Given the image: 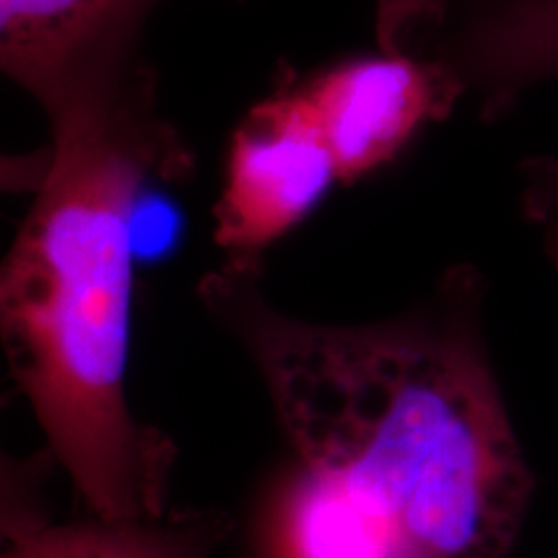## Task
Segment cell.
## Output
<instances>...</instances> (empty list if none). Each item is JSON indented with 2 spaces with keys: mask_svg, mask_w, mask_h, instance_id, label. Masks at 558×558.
I'll return each mask as SVG.
<instances>
[{
  "mask_svg": "<svg viewBox=\"0 0 558 558\" xmlns=\"http://www.w3.org/2000/svg\"><path fill=\"white\" fill-rule=\"evenodd\" d=\"M521 214L539 234L544 255L558 271V156L521 161Z\"/></svg>",
  "mask_w": 558,
  "mask_h": 558,
  "instance_id": "9c48e42d",
  "label": "cell"
},
{
  "mask_svg": "<svg viewBox=\"0 0 558 558\" xmlns=\"http://www.w3.org/2000/svg\"><path fill=\"white\" fill-rule=\"evenodd\" d=\"M480 281L373 325L286 317L236 274L207 300L259 364L302 465L350 484L408 558H507L536 480L480 327Z\"/></svg>",
  "mask_w": 558,
  "mask_h": 558,
  "instance_id": "6da1fadb",
  "label": "cell"
},
{
  "mask_svg": "<svg viewBox=\"0 0 558 558\" xmlns=\"http://www.w3.org/2000/svg\"><path fill=\"white\" fill-rule=\"evenodd\" d=\"M54 151L0 279L9 371L92 518L160 519L168 447L126 391L131 214L161 145L122 98L52 120Z\"/></svg>",
  "mask_w": 558,
  "mask_h": 558,
  "instance_id": "7a4b0ae2",
  "label": "cell"
},
{
  "mask_svg": "<svg viewBox=\"0 0 558 558\" xmlns=\"http://www.w3.org/2000/svg\"><path fill=\"white\" fill-rule=\"evenodd\" d=\"M180 214L174 203L145 189L131 214V242L135 259H158L179 240Z\"/></svg>",
  "mask_w": 558,
  "mask_h": 558,
  "instance_id": "30bf717a",
  "label": "cell"
},
{
  "mask_svg": "<svg viewBox=\"0 0 558 558\" xmlns=\"http://www.w3.org/2000/svg\"><path fill=\"white\" fill-rule=\"evenodd\" d=\"M221 534L207 518L50 523L15 497L4 499L0 558H205Z\"/></svg>",
  "mask_w": 558,
  "mask_h": 558,
  "instance_id": "ba28073f",
  "label": "cell"
},
{
  "mask_svg": "<svg viewBox=\"0 0 558 558\" xmlns=\"http://www.w3.org/2000/svg\"><path fill=\"white\" fill-rule=\"evenodd\" d=\"M336 180L338 168L306 92L263 101L232 141L216 239L239 260L255 255L306 218Z\"/></svg>",
  "mask_w": 558,
  "mask_h": 558,
  "instance_id": "277c9868",
  "label": "cell"
},
{
  "mask_svg": "<svg viewBox=\"0 0 558 558\" xmlns=\"http://www.w3.org/2000/svg\"><path fill=\"white\" fill-rule=\"evenodd\" d=\"M306 96L319 114L341 182L396 160L420 126L445 114L456 100L433 62L396 48L341 62Z\"/></svg>",
  "mask_w": 558,
  "mask_h": 558,
  "instance_id": "5b68a950",
  "label": "cell"
},
{
  "mask_svg": "<svg viewBox=\"0 0 558 558\" xmlns=\"http://www.w3.org/2000/svg\"><path fill=\"white\" fill-rule=\"evenodd\" d=\"M259 558H408L396 525L343 480L302 465L260 527Z\"/></svg>",
  "mask_w": 558,
  "mask_h": 558,
  "instance_id": "52a82bcc",
  "label": "cell"
},
{
  "mask_svg": "<svg viewBox=\"0 0 558 558\" xmlns=\"http://www.w3.org/2000/svg\"><path fill=\"white\" fill-rule=\"evenodd\" d=\"M160 0H0V64L57 120L122 98V66Z\"/></svg>",
  "mask_w": 558,
  "mask_h": 558,
  "instance_id": "3957f363",
  "label": "cell"
},
{
  "mask_svg": "<svg viewBox=\"0 0 558 558\" xmlns=\"http://www.w3.org/2000/svg\"><path fill=\"white\" fill-rule=\"evenodd\" d=\"M499 2H509V0H389L387 13H389V25L398 27L405 21L420 23L422 20L440 21L445 20L451 11L459 7L461 11H472V9H482Z\"/></svg>",
  "mask_w": 558,
  "mask_h": 558,
  "instance_id": "8fae6325",
  "label": "cell"
},
{
  "mask_svg": "<svg viewBox=\"0 0 558 558\" xmlns=\"http://www.w3.org/2000/svg\"><path fill=\"white\" fill-rule=\"evenodd\" d=\"M430 62L456 98L474 92L482 117L500 119L525 92L558 80V0H509L461 11Z\"/></svg>",
  "mask_w": 558,
  "mask_h": 558,
  "instance_id": "8992f818",
  "label": "cell"
}]
</instances>
